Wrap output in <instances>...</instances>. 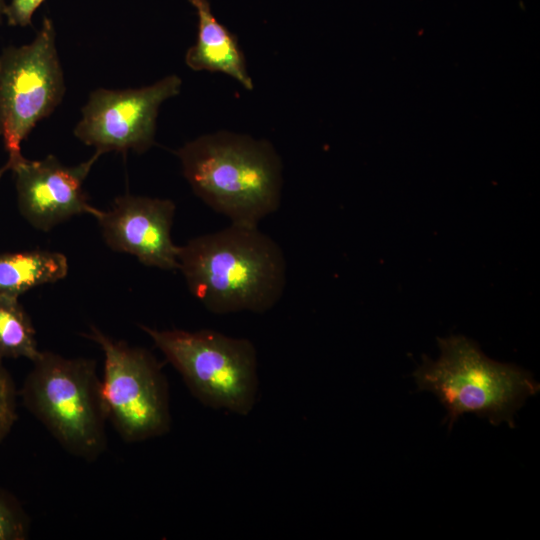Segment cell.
<instances>
[{
	"label": "cell",
	"instance_id": "14",
	"mask_svg": "<svg viewBox=\"0 0 540 540\" xmlns=\"http://www.w3.org/2000/svg\"><path fill=\"white\" fill-rule=\"evenodd\" d=\"M30 520L20 502L0 486V540L28 538Z\"/></svg>",
	"mask_w": 540,
	"mask_h": 540
},
{
	"label": "cell",
	"instance_id": "18",
	"mask_svg": "<svg viewBox=\"0 0 540 540\" xmlns=\"http://www.w3.org/2000/svg\"><path fill=\"white\" fill-rule=\"evenodd\" d=\"M3 173H4V172H3L2 169L0 168V180H1V177H2Z\"/></svg>",
	"mask_w": 540,
	"mask_h": 540
},
{
	"label": "cell",
	"instance_id": "10",
	"mask_svg": "<svg viewBox=\"0 0 540 540\" xmlns=\"http://www.w3.org/2000/svg\"><path fill=\"white\" fill-rule=\"evenodd\" d=\"M175 211L170 199L125 194L94 217L109 248L133 255L146 266L175 271L180 247L171 237Z\"/></svg>",
	"mask_w": 540,
	"mask_h": 540
},
{
	"label": "cell",
	"instance_id": "9",
	"mask_svg": "<svg viewBox=\"0 0 540 540\" xmlns=\"http://www.w3.org/2000/svg\"><path fill=\"white\" fill-rule=\"evenodd\" d=\"M102 155L95 153L86 161L67 166L54 155L41 160L22 156L13 163L17 205L22 217L35 229L50 231L70 218L99 209L88 202L83 184L92 166Z\"/></svg>",
	"mask_w": 540,
	"mask_h": 540
},
{
	"label": "cell",
	"instance_id": "12",
	"mask_svg": "<svg viewBox=\"0 0 540 540\" xmlns=\"http://www.w3.org/2000/svg\"><path fill=\"white\" fill-rule=\"evenodd\" d=\"M68 260L60 252L26 250L0 253V295L19 298L32 288L62 280Z\"/></svg>",
	"mask_w": 540,
	"mask_h": 540
},
{
	"label": "cell",
	"instance_id": "2",
	"mask_svg": "<svg viewBox=\"0 0 540 540\" xmlns=\"http://www.w3.org/2000/svg\"><path fill=\"white\" fill-rule=\"evenodd\" d=\"M176 154L196 196L231 223L258 226L279 208L282 164L269 142L219 132L186 143Z\"/></svg>",
	"mask_w": 540,
	"mask_h": 540
},
{
	"label": "cell",
	"instance_id": "4",
	"mask_svg": "<svg viewBox=\"0 0 540 540\" xmlns=\"http://www.w3.org/2000/svg\"><path fill=\"white\" fill-rule=\"evenodd\" d=\"M32 363L21 389L23 404L68 452L95 460L107 444L95 360L41 351Z\"/></svg>",
	"mask_w": 540,
	"mask_h": 540
},
{
	"label": "cell",
	"instance_id": "6",
	"mask_svg": "<svg viewBox=\"0 0 540 540\" xmlns=\"http://www.w3.org/2000/svg\"><path fill=\"white\" fill-rule=\"evenodd\" d=\"M84 336L103 351V409L122 439L138 442L166 434L171 426L169 391L156 358L146 349L115 340L94 326Z\"/></svg>",
	"mask_w": 540,
	"mask_h": 540
},
{
	"label": "cell",
	"instance_id": "5",
	"mask_svg": "<svg viewBox=\"0 0 540 540\" xmlns=\"http://www.w3.org/2000/svg\"><path fill=\"white\" fill-rule=\"evenodd\" d=\"M140 327L203 405L243 416L250 413L259 385L257 352L250 340L210 329Z\"/></svg>",
	"mask_w": 540,
	"mask_h": 540
},
{
	"label": "cell",
	"instance_id": "16",
	"mask_svg": "<svg viewBox=\"0 0 540 540\" xmlns=\"http://www.w3.org/2000/svg\"><path fill=\"white\" fill-rule=\"evenodd\" d=\"M44 0H10L6 4L4 16L11 26L26 27L31 24L32 16Z\"/></svg>",
	"mask_w": 540,
	"mask_h": 540
},
{
	"label": "cell",
	"instance_id": "17",
	"mask_svg": "<svg viewBox=\"0 0 540 540\" xmlns=\"http://www.w3.org/2000/svg\"><path fill=\"white\" fill-rule=\"evenodd\" d=\"M5 6H6L5 1L0 0V23L2 21V17L4 16Z\"/></svg>",
	"mask_w": 540,
	"mask_h": 540
},
{
	"label": "cell",
	"instance_id": "11",
	"mask_svg": "<svg viewBox=\"0 0 540 540\" xmlns=\"http://www.w3.org/2000/svg\"><path fill=\"white\" fill-rule=\"evenodd\" d=\"M198 16L196 43L186 53V64L195 71L222 72L253 89L237 38L213 15L208 0H190Z\"/></svg>",
	"mask_w": 540,
	"mask_h": 540
},
{
	"label": "cell",
	"instance_id": "3",
	"mask_svg": "<svg viewBox=\"0 0 540 540\" xmlns=\"http://www.w3.org/2000/svg\"><path fill=\"white\" fill-rule=\"evenodd\" d=\"M438 344L439 358L424 357L413 376L418 390L432 392L446 409L443 423L448 429L465 413L514 428L516 411L540 390L531 374L489 359L475 342L461 335L438 339Z\"/></svg>",
	"mask_w": 540,
	"mask_h": 540
},
{
	"label": "cell",
	"instance_id": "1",
	"mask_svg": "<svg viewBox=\"0 0 540 540\" xmlns=\"http://www.w3.org/2000/svg\"><path fill=\"white\" fill-rule=\"evenodd\" d=\"M179 270L190 293L210 312L264 313L284 294L287 263L258 226L231 223L179 247Z\"/></svg>",
	"mask_w": 540,
	"mask_h": 540
},
{
	"label": "cell",
	"instance_id": "8",
	"mask_svg": "<svg viewBox=\"0 0 540 540\" xmlns=\"http://www.w3.org/2000/svg\"><path fill=\"white\" fill-rule=\"evenodd\" d=\"M181 84L177 75H170L137 89H96L82 108L74 135L102 154L143 153L154 144L160 105L179 94Z\"/></svg>",
	"mask_w": 540,
	"mask_h": 540
},
{
	"label": "cell",
	"instance_id": "7",
	"mask_svg": "<svg viewBox=\"0 0 540 540\" xmlns=\"http://www.w3.org/2000/svg\"><path fill=\"white\" fill-rule=\"evenodd\" d=\"M64 93L55 29L45 18L32 42L8 46L0 54V136L8 153L3 172L23 156V140L55 110Z\"/></svg>",
	"mask_w": 540,
	"mask_h": 540
},
{
	"label": "cell",
	"instance_id": "13",
	"mask_svg": "<svg viewBox=\"0 0 540 540\" xmlns=\"http://www.w3.org/2000/svg\"><path fill=\"white\" fill-rule=\"evenodd\" d=\"M40 353L35 328L19 298L0 295V359L27 358L33 362Z\"/></svg>",
	"mask_w": 540,
	"mask_h": 540
},
{
	"label": "cell",
	"instance_id": "15",
	"mask_svg": "<svg viewBox=\"0 0 540 540\" xmlns=\"http://www.w3.org/2000/svg\"><path fill=\"white\" fill-rule=\"evenodd\" d=\"M17 391L12 376L0 359V443L17 420Z\"/></svg>",
	"mask_w": 540,
	"mask_h": 540
}]
</instances>
